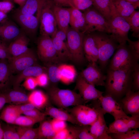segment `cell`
Instances as JSON below:
<instances>
[{
  "label": "cell",
  "instance_id": "cell-26",
  "mask_svg": "<svg viewBox=\"0 0 139 139\" xmlns=\"http://www.w3.org/2000/svg\"><path fill=\"white\" fill-rule=\"evenodd\" d=\"M58 73L60 81L66 84L73 82L77 75L74 67L66 64H62L58 66Z\"/></svg>",
  "mask_w": 139,
  "mask_h": 139
},
{
  "label": "cell",
  "instance_id": "cell-33",
  "mask_svg": "<svg viewBox=\"0 0 139 139\" xmlns=\"http://www.w3.org/2000/svg\"><path fill=\"white\" fill-rule=\"evenodd\" d=\"M78 125L68 128L72 139H95L90 132V126Z\"/></svg>",
  "mask_w": 139,
  "mask_h": 139
},
{
  "label": "cell",
  "instance_id": "cell-7",
  "mask_svg": "<svg viewBox=\"0 0 139 139\" xmlns=\"http://www.w3.org/2000/svg\"><path fill=\"white\" fill-rule=\"evenodd\" d=\"M83 13L86 22L84 34L95 31L111 33L108 21L93 7L84 11Z\"/></svg>",
  "mask_w": 139,
  "mask_h": 139
},
{
  "label": "cell",
  "instance_id": "cell-5",
  "mask_svg": "<svg viewBox=\"0 0 139 139\" xmlns=\"http://www.w3.org/2000/svg\"><path fill=\"white\" fill-rule=\"evenodd\" d=\"M66 44L72 60L79 65H82L86 60L83 48L84 34L69 27L66 33Z\"/></svg>",
  "mask_w": 139,
  "mask_h": 139
},
{
  "label": "cell",
  "instance_id": "cell-27",
  "mask_svg": "<svg viewBox=\"0 0 139 139\" xmlns=\"http://www.w3.org/2000/svg\"><path fill=\"white\" fill-rule=\"evenodd\" d=\"M28 101L36 108L41 109L47 106L49 97L42 91L36 90L33 91L28 95Z\"/></svg>",
  "mask_w": 139,
  "mask_h": 139
},
{
  "label": "cell",
  "instance_id": "cell-54",
  "mask_svg": "<svg viewBox=\"0 0 139 139\" xmlns=\"http://www.w3.org/2000/svg\"><path fill=\"white\" fill-rule=\"evenodd\" d=\"M15 106L21 114H23L24 112L36 108L32 104L29 102L15 105Z\"/></svg>",
  "mask_w": 139,
  "mask_h": 139
},
{
  "label": "cell",
  "instance_id": "cell-58",
  "mask_svg": "<svg viewBox=\"0 0 139 139\" xmlns=\"http://www.w3.org/2000/svg\"><path fill=\"white\" fill-rule=\"evenodd\" d=\"M130 3L134 7L135 9H136L139 6V0H125Z\"/></svg>",
  "mask_w": 139,
  "mask_h": 139
},
{
  "label": "cell",
  "instance_id": "cell-53",
  "mask_svg": "<svg viewBox=\"0 0 139 139\" xmlns=\"http://www.w3.org/2000/svg\"><path fill=\"white\" fill-rule=\"evenodd\" d=\"M53 139H72V138L66 128L56 133Z\"/></svg>",
  "mask_w": 139,
  "mask_h": 139
},
{
  "label": "cell",
  "instance_id": "cell-28",
  "mask_svg": "<svg viewBox=\"0 0 139 139\" xmlns=\"http://www.w3.org/2000/svg\"><path fill=\"white\" fill-rule=\"evenodd\" d=\"M93 7L107 20L112 15L114 6L112 0H92Z\"/></svg>",
  "mask_w": 139,
  "mask_h": 139
},
{
  "label": "cell",
  "instance_id": "cell-21",
  "mask_svg": "<svg viewBox=\"0 0 139 139\" xmlns=\"http://www.w3.org/2000/svg\"><path fill=\"white\" fill-rule=\"evenodd\" d=\"M29 38L24 32L12 41L8 46L12 57H15L27 52L29 49L28 46Z\"/></svg>",
  "mask_w": 139,
  "mask_h": 139
},
{
  "label": "cell",
  "instance_id": "cell-47",
  "mask_svg": "<svg viewBox=\"0 0 139 139\" xmlns=\"http://www.w3.org/2000/svg\"><path fill=\"white\" fill-rule=\"evenodd\" d=\"M127 125L131 129L139 127V115L131 116L126 119Z\"/></svg>",
  "mask_w": 139,
  "mask_h": 139
},
{
  "label": "cell",
  "instance_id": "cell-51",
  "mask_svg": "<svg viewBox=\"0 0 139 139\" xmlns=\"http://www.w3.org/2000/svg\"><path fill=\"white\" fill-rule=\"evenodd\" d=\"M128 46L137 59H139V39L132 41L129 38L127 40Z\"/></svg>",
  "mask_w": 139,
  "mask_h": 139
},
{
  "label": "cell",
  "instance_id": "cell-49",
  "mask_svg": "<svg viewBox=\"0 0 139 139\" xmlns=\"http://www.w3.org/2000/svg\"><path fill=\"white\" fill-rule=\"evenodd\" d=\"M23 86L29 90H33L38 86L35 77H30L25 80L23 83Z\"/></svg>",
  "mask_w": 139,
  "mask_h": 139
},
{
  "label": "cell",
  "instance_id": "cell-16",
  "mask_svg": "<svg viewBox=\"0 0 139 139\" xmlns=\"http://www.w3.org/2000/svg\"><path fill=\"white\" fill-rule=\"evenodd\" d=\"M23 32L15 22L7 17L0 23V39L6 44H10Z\"/></svg>",
  "mask_w": 139,
  "mask_h": 139
},
{
  "label": "cell",
  "instance_id": "cell-36",
  "mask_svg": "<svg viewBox=\"0 0 139 139\" xmlns=\"http://www.w3.org/2000/svg\"><path fill=\"white\" fill-rule=\"evenodd\" d=\"M16 128L20 139H38V128H33L32 127L19 126Z\"/></svg>",
  "mask_w": 139,
  "mask_h": 139
},
{
  "label": "cell",
  "instance_id": "cell-15",
  "mask_svg": "<svg viewBox=\"0 0 139 139\" xmlns=\"http://www.w3.org/2000/svg\"><path fill=\"white\" fill-rule=\"evenodd\" d=\"M75 88L86 103L98 100L104 93L96 89L94 86L88 82L80 75L77 79Z\"/></svg>",
  "mask_w": 139,
  "mask_h": 139
},
{
  "label": "cell",
  "instance_id": "cell-38",
  "mask_svg": "<svg viewBox=\"0 0 139 139\" xmlns=\"http://www.w3.org/2000/svg\"><path fill=\"white\" fill-rule=\"evenodd\" d=\"M126 119L115 120L110 124L108 127V134L120 133L131 130L128 127Z\"/></svg>",
  "mask_w": 139,
  "mask_h": 139
},
{
  "label": "cell",
  "instance_id": "cell-1",
  "mask_svg": "<svg viewBox=\"0 0 139 139\" xmlns=\"http://www.w3.org/2000/svg\"><path fill=\"white\" fill-rule=\"evenodd\" d=\"M133 70L107 68L104 86L105 95L111 96L119 101L129 90L132 89Z\"/></svg>",
  "mask_w": 139,
  "mask_h": 139
},
{
  "label": "cell",
  "instance_id": "cell-59",
  "mask_svg": "<svg viewBox=\"0 0 139 139\" xmlns=\"http://www.w3.org/2000/svg\"><path fill=\"white\" fill-rule=\"evenodd\" d=\"M27 0H13L14 2L15 3L21 6L23 5Z\"/></svg>",
  "mask_w": 139,
  "mask_h": 139
},
{
  "label": "cell",
  "instance_id": "cell-4",
  "mask_svg": "<svg viewBox=\"0 0 139 139\" xmlns=\"http://www.w3.org/2000/svg\"><path fill=\"white\" fill-rule=\"evenodd\" d=\"M48 94L52 102L62 109L86 103L79 94L69 89L52 86L49 89Z\"/></svg>",
  "mask_w": 139,
  "mask_h": 139
},
{
  "label": "cell",
  "instance_id": "cell-56",
  "mask_svg": "<svg viewBox=\"0 0 139 139\" xmlns=\"http://www.w3.org/2000/svg\"><path fill=\"white\" fill-rule=\"evenodd\" d=\"M53 36L55 37L64 41L66 40V33L59 29H57L54 34L52 36Z\"/></svg>",
  "mask_w": 139,
  "mask_h": 139
},
{
  "label": "cell",
  "instance_id": "cell-40",
  "mask_svg": "<svg viewBox=\"0 0 139 139\" xmlns=\"http://www.w3.org/2000/svg\"><path fill=\"white\" fill-rule=\"evenodd\" d=\"M41 122L39 120L27 116L20 115L16 119L14 124L19 126L32 127L35 124Z\"/></svg>",
  "mask_w": 139,
  "mask_h": 139
},
{
  "label": "cell",
  "instance_id": "cell-46",
  "mask_svg": "<svg viewBox=\"0 0 139 139\" xmlns=\"http://www.w3.org/2000/svg\"><path fill=\"white\" fill-rule=\"evenodd\" d=\"M50 122L56 133L67 128L66 121L64 120L53 118Z\"/></svg>",
  "mask_w": 139,
  "mask_h": 139
},
{
  "label": "cell",
  "instance_id": "cell-2",
  "mask_svg": "<svg viewBox=\"0 0 139 139\" xmlns=\"http://www.w3.org/2000/svg\"><path fill=\"white\" fill-rule=\"evenodd\" d=\"M98 51L97 62L103 72L107 70L109 60L119 44L111 34L102 32H92Z\"/></svg>",
  "mask_w": 139,
  "mask_h": 139
},
{
  "label": "cell",
  "instance_id": "cell-8",
  "mask_svg": "<svg viewBox=\"0 0 139 139\" xmlns=\"http://www.w3.org/2000/svg\"><path fill=\"white\" fill-rule=\"evenodd\" d=\"M108 21L112 36L119 44L126 43L130 27L126 20L117 13L114 6L112 16Z\"/></svg>",
  "mask_w": 139,
  "mask_h": 139
},
{
  "label": "cell",
  "instance_id": "cell-41",
  "mask_svg": "<svg viewBox=\"0 0 139 139\" xmlns=\"http://www.w3.org/2000/svg\"><path fill=\"white\" fill-rule=\"evenodd\" d=\"M4 132V139H20L16 127L2 123Z\"/></svg>",
  "mask_w": 139,
  "mask_h": 139
},
{
  "label": "cell",
  "instance_id": "cell-34",
  "mask_svg": "<svg viewBox=\"0 0 139 139\" xmlns=\"http://www.w3.org/2000/svg\"><path fill=\"white\" fill-rule=\"evenodd\" d=\"M21 115L15 105H10L3 110L0 115V120L8 124H14L16 119Z\"/></svg>",
  "mask_w": 139,
  "mask_h": 139
},
{
  "label": "cell",
  "instance_id": "cell-24",
  "mask_svg": "<svg viewBox=\"0 0 139 139\" xmlns=\"http://www.w3.org/2000/svg\"><path fill=\"white\" fill-rule=\"evenodd\" d=\"M44 113L46 116H49L54 118L78 125L75 118L71 114L62 108H56L52 106L46 107Z\"/></svg>",
  "mask_w": 139,
  "mask_h": 139
},
{
  "label": "cell",
  "instance_id": "cell-52",
  "mask_svg": "<svg viewBox=\"0 0 139 139\" xmlns=\"http://www.w3.org/2000/svg\"><path fill=\"white\" fill-rule=\"evenodd\" d=\"M38 85L44 87L48 84L49 79L47 73H44L35 77Z\"/></svg>",
  "mask_w": 139,
  "mask_h": 139
},
{
  "label": "cell",
  "instance_id": "cell-23",
  "mask_svg": "<svg viewBox=\"0 0 139 139\" xmlns=\"http://www.w3.org/2000/svg\"><path fill=\"white\" fill-rule=\"evenodd\" d=\"M69 8L70 14V25L71 27L83 33L86 25L83 13L75 8L70 7Z\"/></svg>",
  "mask_w": 139,
  "mask_h": 139
},
{
  "label": "cell",
  "instance_id": "cell-18",
  "mask_svg": "<svg viewBox=\"0 0 139 139\" xmlns=\"http://www.w3.org/2000/svg\"><path fill=\"white\" fill-rule=\"evenodd\" d=\"M83 48L86 60L96 62L98 58V51L92 32L84 34L83 38Z\"/></svg>",
  "mask_w": 139,
  "mask_h": 139
},
{
  "label": "cell",
  "instance_id": "cell-22",
  "mask_svg": "<svg viewBox=\"0 0 139 139\" xmlns=\"http://www.w3.org/2000/svg\"><path fill=\"white\" fill-rule=\"evenodd\" d=\"M53 11L58 29L66 33L69 27L70 16L69 8L64 7L54 3Z\"/></svg>",
  "mask_w": 139,
  "mask_h": 139
},
{
  "label": "cell",
  "instance_id": "cell-55",
  "mask_svg": "<svg viewBox=\"0 0 139 139\" xmlns=\"http://www.w3.org/2000/svg\"><path fill=\"white\" fill-rule=\"evenodd\" d=\"M55 3L62 7H68L74 8L71 0H52Z\"/></svg>",
  "mask_w": 139,
  "mask_h": 139
},
{
  "label": "cell",
  "instance_id": "cell-29",
  "mask_svg": "<svg viewBox=\"0 0 139 139\" xmlns=\"http://www.w3.org/2000/svg\"><path fill=\"white\" fill-rule=\"evenodd\" d=\"M8 59H0V91L5 89L11 82L12 75Z\"/></svg>",
  "mask_w": 139,
  "mask_h": 139
},
{
  "label": "cell",
  "instance_id": "cell-35",
  "mask_svg": "<svg viewBox=\"0 0 139 139\" xmlns=\"http://www.w3.org/2000/svg\"><path fill=\"white\" fill-rule=\"evenodd\" d=\"M38 128V139H53L56 133L52 126L50 121L41 122Z\"/></svg>",
  "mask_w": 139,
  "mask_h": 139
},
{
  "label": "cell",
  "instance_id": "cell-12",
  "mask_svg": "<svg viewBox=\"0 0 139 139\" xmlns=\"http://www.w3.org/2000/svg\"><path fill=\"white\" fill-rule=\"evenodd\" d=\"M12 74H17L31 66L36 65L37 59L34 51L29 49L25 53L8 60Z\"/></svg>",
  "mask_w": 139,
  "mask_h": 139
},
{
  "label": "cell",
  "instance_id": "cell-42",
  "mask_svg": "<svg viewBox=\"0 0 139 139\" xmlns=\"http://www.w3.org/2000/svg\"><path fill=\"white\" fill-rule=\"evenodd\" d=\"M58 66L55 64H47V74L49 80L52 83H56L60 81L58 76Z\"/></svg>",
  "mask_w": 139,
  "mask_h": 139
},
{
  "label": "cell",
  "instance_id": "cell-62",
  "mask_svg": "<svg viewBox=\"0 0 139 139\" xmlns=\"http://www.w3.org/2000/svg\"><path fill=\"white\" fill-rule=\"evenodd\" d=\"M0 1H10L11 2H14L13 0H0Z\"/></svg>",
  "mask_w": 139,
  "mask_h": 139
},
{
  "label": "cell",
  "instance_id": "cell-11",
  "mask_svg": "<svg viewBox=\"0 0 139 139\" xmlns=\"http://www.w3.org/2000/svg\"><path fill=\"white\" fill-rule=\"evenodd\" d=\"M13 20L28 37L36 34L39 25L40 18L34 15L23 14L16 10L12 15Z\"/></svg>",
  "mask_w": 139,
  "mask_h": 139
},
{
  "label": "cell",
  "instance_id": "cell-60",
  "mask_svg": "<svg viewBox=\"0 0 139 139\" xmlns=\"http://www.w3.org/2000/svg\"><path fill=\"white\" fill-rule=\"evenodd\" d=\"M7 18V14L0 11V23Z\"/></svg>",
  "mask_w": 139,
  "mask_h": 139
},
{
  "label": "cell",
  "instance_id": "cell-9",
  "mask_svg": "<svg viewBox=\"0 0 139 139\" xmlns=\"http://www.w3.org/2000/svg\"><path fill=\"white\" fill-rule=\"evenodd\" d=\"M97 103L94 107L80 105L74 106L68 111L75 118L78 125L90 126L97 120L101 108L99 100Z\"/></svg>",
  "mask_w": 139,
  "mask_h": 139
},
{
  "label": "cell",
  "instance_id": "cell-37",
  "mask_svg": "<svg viewBox=\"0 0 139 139\" xmlns=\"http://www.w3.org/2000/svg\"><path fill=\"white\" fill-rule=\"evenodd\" d=\"M125 19L129 24L130 30L132 32V36L139 39V11H135L129 16Z\"/></svg>",
  "mask_w": 139,
  "mask_h": 139
},
{
  "label": "cell",
  "instance_id": "cell-43",
  "mask_svg": "<svg viewBox=\"0 0 139 139\" xmlns=\"http://www.w3.org/2000/svg\"><path fill=\"white\" fill-rule=\"evenodd\" d=\"M74 8L84 11L93 6L92 0H71Z\"/></svg>",
  "mask_w": 139,
  "mask_h": 139
},
{
  "label": "cell",
  "instance_id": "cell-61",
  "mask_svg": "<svg viewBox=\"0 0 139 139\" xmlns=\"http://www.w3.org/2000/svg\"><path fill=\"white\" fill-rule=\"evenodd\" d=\"M0 139H4V132L2 123L0 122Z\"/></svg>",
  "mask_w": 139,
  "mask_h": 139
},
{
  "label": "cell",
  "instance_id": "cell-6",
  "mask_svg": "<svg viewBox=\"0 0 139 139\" xmlns=\"http://www.w3.org/2000/svg\"><path fill=\"white\" fill-rule=\"evenodd\" d=\"M54 3L52 0H45L42 5L39 19L40 35L51 37L58 29L53 11Z\"/></svg>",
  "mask_w": 139,
  "mask_h": 139
},
{
  "label": "cell",
  "instance_id": "cell-39",
  "mask_svg": "<svg viewBox=\"0 0 139 139\" xmlns=\"http://www.w3.org/2000/svg\"><path fill=\"white\" fill-rule=\"evenodd\" d=\"M112 139H139V131L137 129L126 132L109 134Z\"/></svg>",
  "mask_w": 139,
  "mask_h": 139
},
{
  "label": "cell",
  "instance_id": "cell-19",
  "mask_svg": "<svg viewBox=\"0 0 139 139\" xmlns=\"http://www.w3.org/2000/svg\"><path fill=\"white\" fill-rule=\"evenodd\" d=\"M104 115L101 107L97 120L90 126V132L95 139H112L108 133V127L105 122Z\"/></svg>",
  "mask_w": 139,
  "mask_h": 139
},
{
  "label": "cell",
  "instance_id": "cell-20",
  "mask_svg": "<svg viewBox=\"0 0 139 139\" xmlns=\"http://www.w3.org/2000/svg\"><path fill=\"white\" fill-rule=\"evenodd\" d=\"M46 69L37 64L34 65L27 68L15 75H12L11 82L14 88H19L21 83L26 78L31 76L36 77L45 73Z\"/></svg>",
  "mask_w": 139,
  "mask_h": 139
},
{
  "label": "cell",
  "instance_id": "cell-45",
  "mask_svg": "<svg viewBox=\"0 0 139 139\" xmlns=\"http://www.w3.org/2000/svg\"><path fill=\"white\" fill-rule=\"evenodd\" d=\"M23 114L25 115L39 120L41 121L44 120L46 116L44 113L41 112L39 109L36 108H35L30 110L24 112Z\"/></svg>",
  "mask_w": 139,
  "mask_h": 139
},
{
  "label": "cell",
  "instance_id": "cell-10",
  "mask_svg": "<svg viewBox=\"0 0 139 139\" xmlns=\"http://www.w3.org/2000/svg\"><path fill=\"white\" fill-rule=\"evenodd\" d=\"M38 53L40 59L47 63H57L60 60L51 37L40 35L37 42Z\"/></svg>",
  "mask_w": 139,
  "mask_h": 139
},
{
  "label": "cell",
  "instance_id": "cell-17",
  "mask_svg": "<svg viewBox=\"0 0 139 139\" xmlns=\"http://www.w3.org/2000/svg\"><path fill=\"white\" fill-rule=\"evenodd\" d=\"M118 102L125 113L131 116L139 115V91L130 89Z\"/></svg>",
  "mask_w": 139,
  "mask_h": 139
},
{
  "label": "cell",
  "instance_id": "cell-44",
  "mask_svg": "<svg viewBox=\"0 0 139 139\" xmlns=\"http://www.w3.org/2000/svg\"><path fill=\"white\" fill-rule=\"evenodd\" d=\"M132 90L134 91L139 90V64L137 63L134 67L132 73Z\"/></svg>",
  "mask_w": 139,
  "mask_h": 139
},
{
  "label": "cell",
  "instance_id": "cell-3",
  "mask_svg": "<svg viewBox=\"0 0 139 139\" xmlns=\"http://www.w3.org/2000/svg\"><path fill=\"white\" fill-rule=\"evenodd\" d=\"M107 68L128 70L133 69L139 60L126 43L119 44Z\"/></svg>",
  "mask_w": 139,
  "mask_h": 139
},
{
  "label": "cell",
  "instance_id": "cell-31",
  "mask_svg": "<svg viewBox=\"0 0 139 139\" xmlns=\"http://www.w3.org/2000/svg\"><path fill=\"white\" fill-rule=\"evenodd\" d=\"M51 37L60 60H71V55L66 42L53 36Z\"/></svg>",
  "mask_w": 139,
  "mask_h": 139
},
{
  "label": "cell",
  "instance_id": "cell-57",
  "mask_svg": "<svg viewBox=\"0 0 139 139\" xmlns=\"http://www.w3.org/2000/svg\"><path fill=\"white\" fill-rule=\"evenodd\" d=\"M6 103H7V102L5 93H0V110Z\"/></svg>",
  "mask_w": 139,
  "mask_h": 139
},
{
  "label": "cell",
  "instance_id": "cell-50",
  "mask_svg": "<svg viewBox=\"0 0 139 139\" xmlns=\"http://www.w3.org/2000/svg\"><path fill=\"white\" fill-rule=\"evenodd\" d=\"M14 7V3L8 1H0V11L7 13Z\"/></svg>",
  "mask_w": 139,
  "mask_h": 139
},
{
  "label": "cell",
  "instance_id": "cell-48",
  "mask_svg": "<svg viewBox=\"0 0 139 139\" xmlns=\"http://www.w3.org/2000/svg\"><path fill=\"white\" fill-rule=\"evenodd\" d=\"M6 44L0 39V59H10L12 56Z\"/></svg>",
  "mask_w": 139,
  "mask_h": 139
},
{
  "label": "cell",
  "instance_id": "cell-13",
  "mask_svg": "<svg viewBox=\"0 0 139 139\" xmlns=\"http://www.w3.org/2000/svg\"><path fill=\"white\" fill-rule=\"evenodd\" d=\"M98 100L104 114L106 113L110 114L115 120L126 118L129 117L124 111L119 102L112 97L102 95Z\"/></svg>",
  "mask_w": 139,
  "mask_h": 139
},
{
  "label": "cell",
  "instance_id": "cell-32",
  "mask_svg": "<svg viewBox=\"0 0 139 139\" xmlns=\"http://www.w3.org/2000/svg\"><path fill=\"white\" fill-rule=\"evenodd\" d=\"M117 13L125 19L135 11L134 6L125 0H112Z\"/></svg>",
  "mask_w": 139,
  "mask_h": 139
},
{
  "label": "cell",
  "instance_id": "cell-14",
  "mask_svg": "<svg viewBox=\"0 0 139 139\" xmlns=\"http://www.w3.org/2000/svg\"><path fill=\"white\" fill-rule=\"evenodd\" d=\"M85 81L95 86H104L106 75L96 62H89L80 75Z\"/></svg>",
  "mask_w": 139,
  "mask_h": 139
},
{
  "label": "cell",
  "instance_id": "cell-30",
  "mask_svg": "<svg viewBox=\"0 0 139 139\" xmlns=\"http://www.w3.org/2000/svg\"><path fill=\"white\" fill-rule=\"evenodd\" d=\"M45 0H27L24 4L16 10L24 14L34 15L41 10L42 5Z\"/></svg>",
  "mask_w": 139,
  "mask_h": 139
},
{
  "label": "cell",
  "instance_id": "cell-25",
  "mask_svg": "<svg viewBox=\"0 0 139 139\" xmlns=\"http://www.w3.org/2000/svg\"><path fill=\"white\" fill-rule=\"evenodd\" d=\"M4 93L6 97L7 103L17 105L29 102L28 95L21 90L19 88H14Z\"/></svg>",
  "mask_w": 139,
  "mask_h": 139
}]
</instances>
